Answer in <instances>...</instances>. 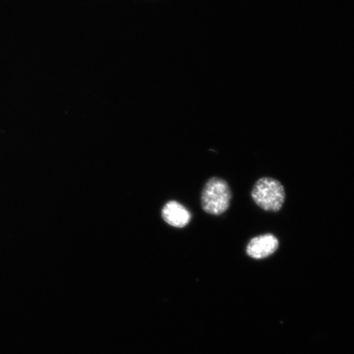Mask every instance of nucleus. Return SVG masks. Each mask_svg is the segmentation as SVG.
Here are the masks:
<instances>
[{"label":"nucleus","mask_w":354,"mask_h":354,"mask_svg":"<svg viewBox=\"0 0 354 354\" xmlns=\"http://www.w3.org/2000/svg\"><path fill=\"white\" fill-rule=\"evenodd\" d=\"M232 201V192L227 181L218 177L207 180L203 189L201 205L207 214L220 216L227 212Z\"/></svg>","instance_id":"f257e3e1"},{"label":"nucleus","mask_w":354,"mask_h":354,"mask_svg":"<svg viewBox=\"0 0 354 354\" xmlns=\"http://www.w3.org/2000/svg\"><path fill=\"white\" fill-rule=\"evenodd\" d=\"M251 194L256 205L268 212L280 211L286 199L284 187L272 177H263L257 181Z\"/></svg>","instance_id":"f03ea898"},{"label":"nucleus","mask_w":354,"mask_h":354,"mask_svg":"<svg viewBox=\"0 0 354 354\" xmlns=\"http://www.w3.org/2000/svg\"><path fill=\"white\" fill-rule=\"evenodd\" d=\"M278 247L279 241L274 234H261L248 243L246 253L252 259H263L275 253Z\"/></svg>","instance_id":"7ed1b4c3"},{"label":"nucleus","mask_w":354,"mask_h":354,"mask_svg":"<svg viewBox=\"0 0 354 354\" xmlns=\"http://www.w3.org/2000/svg\"><path fill=\"white\" fill-rule=\"evenodd\" d=\"M162 216L167 224L177 228L187 227L192 220V214L176 201L166 203L162 211Z\"/></svg>","instance_id":"20e7f679"}]
</instances>
